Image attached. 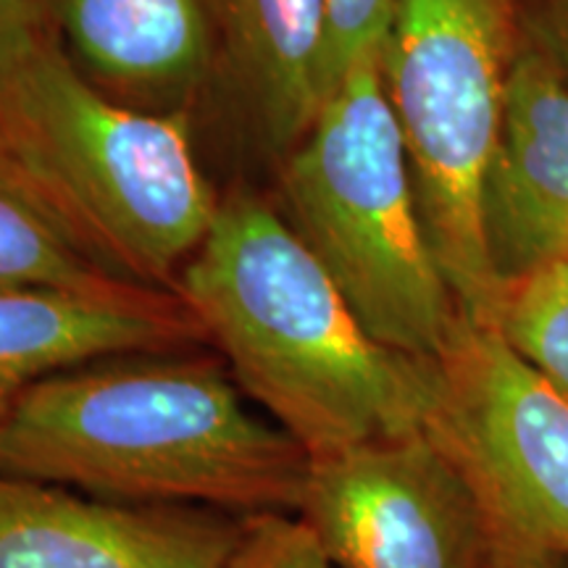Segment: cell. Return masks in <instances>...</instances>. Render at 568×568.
<instances>
[{"label": "cell", "mask_w": 568, "mask_h": 568, "mask_svg": "<svg viewBox=\"0 0 568 568\" xmlns=\"http://www.w3.org/2000/svg\"><path fill=\"white\" fill-rule=\"evenodd\" d=\"M51 34L45 0H0V82Z\"/></svg>", "instance_id": "17"}, {"label": "cell", "mask_w": 568, "mask_h": 568, "mask_svg": "<svg viewBox=\"0 0 568 568\" xmlns=\"http://www.w3.org/2000/svg\"><path fill=\"white\" fill-rule=\"evenodd\" d=\"M485 232L503 287L568 264V74L524 38L485 182Z\"/></svg>", "instance_id": "9"}, {"label": "cell", "mask_w": 568, "mask_h": 568, "mask_svg": "<svg viewBox=\"0 0 568 568\" xmlns=\"http://www.w3.org/2000/svg\"><path fill=\"white\" fill-rule=\"evenodd\" d=\"M126 282L84 251L51 190L0 132V287L111 290Z\"/></svg>", "instance_id": "13"}, {"label": "cell", "mask_w": 568, "mask_h": 568, "mask_svg": "<svg viewBox=\"0 0 568 568\" xmlns=\"http://www.w3.org/2000/svg\"><path fill=\"white\" fill-rule=\"evenodd\" d=\"M280 211L382 345L435 361L460 322L389 105L382 55L339 80L282 159Z\"/></svg>", "instance_id": "4"}, {"label": "cell", "mask_w": 568, "mask_h": 568, "mask_svg": "<svg viewBox=\"0 0 568 568\" xmlns=\"http://www.w3.org/2000/svg\"><path fill=\"white\" fill-rule=\"evenodd\" d=\"M424 432L477 495L497 558L568 556V397L495 326L460 316Z\"/></svg>", "instance_id": "6"}, {"label": "cell", "mask_w": 568, "mask_h": 568, "mask_svg": "<svg viewBox=\"0 0 568 568\" xmlns=\"http://www.w3.org/2000/svg\"><path fill=\"white\" fill-rule=\"evenodd\" d=\"M297 518L339 568H495L464 474L424 429L311 458Z\"/></svg>", "instance_id": "7"}, {"label": "cell", "mask_w": 568, "mask_h": 568, "mask_svg": "<svg viewBox=\"0 0 568 568\" xmlns=\"http://www.w3.org/2000/svg\"><path fill=\"white\" fill-rule=\"evenodd\" d=\"M174 293L247 400L308 458L424 429L435 361L382 345L266 197L219 201Z\"/></svg>", "instance_id": "2"}, {"label": "cell", "mask_w": 568, "mask_h": 568, "mask_svg": "<svg viewBox=\"0 0 568 568\" xmlns=\"http://www.w3.org/2000/svg\"><path fill=\"white\" fill-rule=\"evenodd\" d=\"M493 326L568 397V264L508 284Z\"/></svg>", "instance_id": "14"}, {"label": "cell", "mask_w": 568, "mask_h": 568, "mask_svg": "<svg viewBox=\"0 0 568 568\" xmlns=\"http://www.w3.org/2000/svg\"><path fill=\"white\" fill-rule=\"evenodd\" d=\"M69 59L109 95L187 111L219 71L211 0H45Z\"/></svg>", "instance_id": "11"}, {"label": "cell", "mask_w": 568, "mask_h": 568, "mask_svg": "<svg viewBox=\"0 0 568 568\" xmlns=\"http://www.w3.org/2000/svg\"><path fill=\"white\" fill-rule=\"evenodd\" d=\"M211 17L219 71L284 159L324 103L326 0H211Z\"/></svg>", "instance_id": "12"}, {"label": "cell", "mask_w": 568, "mask_h": 568, "mask_svg": "<svg viewBox=\"0 0 568 568\" xmlns=\"http://www.w3.org/2000/svg\"><path fill=\"white\" fill-rule=\"evenodd\" d=\"M521 48L514 0H397L382 74L422 224L460 305L493 326L506 287L485 232V182Z\"/></svg>", "instance_id": "5"}, {"label": "cell", "mask_w": 568, "mask_h": 568, "mask_svg": "<svg viewBox=\"0 0 568 568\" xmlns=\"http://www.w3.org/2000/svg\"><path fill=\"white\" fill-rule=\"evenodd\" d=\"M524 42L550 55L568 74V0H514Z\"/></svg>", "instance_id": "18"}, {"label": "cell", "mask_w": 568, "mask_h": 568, "mask_svg": "<svg viewBox=\"0 0 568 568\" xmlns=\"http://www.w3.org/2000/svg\"><path fill=\"white\" fill-rule=\"evenodd\" d=\"M243 516L0 474V568H226Z\"/></svg>", "instance_id": "8"}, {"label": "cell", "mask_w": 568, "mask_h": 568, "mask_svg": "<svg viewBox=\"0 0 568 568\" xmlns=\"http://www.w3.org/2000/svg\"><path fill=\"white\" fill-rule=\"evenodd\" d=\"M0 132L98 264L174 293L222 201L195 159L187 111L109 95L51 34L0 82Z\"/></svg>", "instance_id": "3"}, {"label": "cell", "mask_w": 568, "mask_h": 568, "mask_svg": "<svg viewBox=\"0 0 568 568\" xmlns=\"http://www.w3.org/2000/svg\"><path fill=\"white\" fill-rule=\"evenodd\" d=\"M397 0H326L324 98L366 55H382Z\"/></svg>", "instance_id": "16"}, {"label": "cell", "mask_w": 568, "mask_h": 568, "mask_svg": "<svg viewBox=\"0 0 568 568\" xmlns=\"http://www.w3.org/2000/svg\"><path fill=\"white\" fill-rule=\"evenodd\" d=\"M205 332L172 290L0 287V418L32 385L126 353L201 347Z\"/></svg>", "instance_id": "10"}, {"label": "cell", "mask_w": 568, "mask_h": 568, "mask_svg": "<svg viewBox=\"0 0 568 568\" xmlns=\"http://www.w3.org/2000/svg\"><path fill=\"white\" fill-rule=\"evenodd\" d=\"M308 466L197 347L67 368L0 418V474L134 506L297 514Z\"/></svg>", "instance_id": "1"}, {"label": "cell", "mask_w": 568, "mask_h": 568, "mask_svg": "<svg viewBox=\"0 0 568 568\" xmlns=\"http://www.w3.org/2000/svg\"><path fill=\"white\" fill-rule=\"evenodd\" d=\"M226 568H339L295 514L243 516Z\"/></svg>", "instance_id": "15"}, {"label": "cell", "mask_w": 568, "mask_h": 568, "mask_svg": "<svg viewBox=\"0 0 568 568\" xmlns=\"http://www.w3.org/2000/svg\"><path fill=\"white\" fill-rule=\"evenodd\" d=\"M495 568H560L558 558L537 556V552H506L497 558Z\"/></svg>", "instance_id": "19"}]
</instances>
